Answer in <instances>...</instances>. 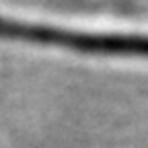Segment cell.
Here are the masks:
<instances>
[{"label": "cell", "instance_id": "6da1fadb", "mask_svg": "<svg viewBox=\"0 0 148 148\" xmlns=\"http://www.w3.org/2000/svg\"><path fill=\"white\" fill-rule=\"evenodd\" d=\"M0 39L66 58L148 68V27L58 21L0 12Z\"/></svg>", "mask_w": 148, "mask_h": 148}]
</instances>
